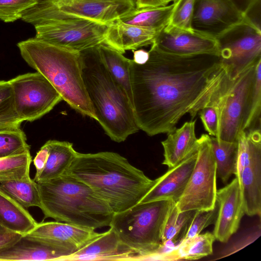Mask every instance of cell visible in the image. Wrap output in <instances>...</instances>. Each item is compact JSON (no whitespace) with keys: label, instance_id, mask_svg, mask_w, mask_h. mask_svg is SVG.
Segmentation results:
<instances>
[{"label":"cell","instance_id":"1","mask_svg":"<svg viewBox=\"0 0 261 261\" xmlns=\"http://www.w3.org/2000/svg\"><path fill=\"white\" fill-rule=\"evenodd\" d=\"M149 53L144 64L133 60L130 75L135 121L149 136L173 132L187 113L193 120L229 78L217 56H179L152 45Z\"/></svg>","mask_w":261,"mask_h":261},{"label":"cell","instance_id":"2","mask_svg":"<svg viewBox=\"0 0 261 261\" xmlns=\"http://www.w3.org/2000/svg\"><path fill=\"white\" fill-rule=\"evenodd\" d=\"M63 174L89 186L114 213L140 202L155 183L118 153L78 152Z\"/></svg>","mask_w":261,"mask_h":261},{"label":"cell","instance_id":"3","mask_svg":"<svg viewBox=\"0 0 261 261\" xmlns=\"http://www.w3.org/2000/svg\"><path fill=\"white\" fill-rule=\"evenodd\" d=\"M80 54L82 76L96 121L112 140L124 141L139 130L131 101L106 68L97 46Z\"/></svg>","mask_w":261,"mask_h":261},{"label":"cell","instance_id":"4","mask_svg":"<svg viewBox=\"0 0 261 261\" xmlns=\"http://www.w3.org/2000/svg\"><path fill=\"white\" fill-rule=\"evenodd\" d=\"M37 183L44 218L93 229L110 226L114 212L84 182L63 174Z\"/></svg>","mask_w":261,"mask_h":261},{"label":"cell","instance_id":"5","mask_svg":"<svg viewBox=\"0 0 261 261\" xmlns=\"http://www.w3.org/2000/svg\"><path fill=\"white\" fill-rule=\"evenodd\" d=\"M25 62L51 83L71 108L96 120L82 76L80 53L69 51L35 37L17 44Z\"/></svg>","mask_w":261,"mask_h":261},{"label":"cell","instance_id":"6","mask_svg":"<svg viewBox=\"0 0 261 261\" xmlns=\"http://www.w3.org/2000/svg\"><path fill=\"white\" fill-rule=\"evenodd\" d=\"M175 203L171 199L139 202L114 213L109 227L121 244L136 253L134 260L156 253L163 248L164 228Z\"/></svg>","mask_w":261,"mask_h":261},{"label":"cell","instance_id":"7","mask_svg":"<svg viewBox=\"0 0 261 261\" xmlns=\"http://www.w3.org/2000/svg\"><path fill=\"white\" fill-rule=\"evenodd\" d=\"M135 8V0H39L21 19L34 25L74 18L108 25Z\"/></svg>","mask_w":261,"mask_h":261},{"label":"cell","instance_id":"8","mask_svg":"<svg viewBox=\"0 0 261 261\" xmlns=\"http://www.w3.org/2000/svg\"><path fill=\"white\" fill-rule=\"evenodd\" d=\"M256 63L235 79L229 78L210 103L218 111V127L215 137L218 140L237 142L239 134L244 130L250 110Z\"/></svg>","mask_w":261,"mask_h":261},{"label":"cell","instance_id":"9","mask_svg":"<svg viewBox=\"0 0 261 261\" xmlns=\"http://www.w3.org/2000/svg\"><path fill=\"white\" fill-rule=\"evenodd\" d=\"M198 143L194 167L182 194L175 202L181 212L210 210L216 206L217 175L211 137L202 134Z\"/></svg>","mask_w":261,"mask_h":261},{"label":"cell","instance_id":"10","mask_svg":"<svg viewBox=\"0 0 261 261\" xmlns=\"http://www.w3.org/2000/svg\"><path fill=\"white\" fill-rule=\"evenodd\" d=\"M219 57L230 79L261 59V30L246 18L216 38Z\"/></svg>","mask_w":261,"mask_h":261},{"label":"cell","instance_id":"11","mask_svg":"<svg viewBox=\"0 0 261 261\" xmlns=\"http://www.w3.org/2000/svg\"><path fill=\"white\" fill-rule=\"evenodd\" d=\"M108 25L84 18H69L34 25L35 38L58 47L80 53L103 43Z\"/></svg>","mask_w":261,"mask_h":261},{"label":"cell","instance_id":"12","mask_svg":"<svg viewBox=\"0 0 261 261\" xmlns=\"http://www.w3.org/2000/svg\"><path fill=\"white\" fill-rule=\"evenodd\" d=\"M16 112L23 122H32L49 113L62 98L38 72L19 75L9 81Z\"/></svg>","mask_w":261,"mask_h":261},{"label":"cell","instance_id":"13","mask_svg":"<svg viewBox=\"0 0 261 261\" xmlns=\"http://www.w3.org/2000/svg\"><path fill=\"white\" fill-rule=\"evenodd\" d=\"M245 144V164L240 185L245 214L260 217L261 213L260 128L240 133Z\"/></svg>","mask_w":261,"mask_h":261},{"label":"cell","instance_id":"14","mask_svg":"<svg viewBox=\"0 0 261 261\" xmlns=\"http://www.w3.org/2000/svg\"><path fill=\"white\" fill-rule=\"evenodd\" d=\"M245 18L230 0H195L192 28L216 39Z\"/></svg>","mask_w":261,"mask_h":261},{"label":"cell","instance_id":"15","mask_svg":"<svg viewBox=\"0 0 261 261\" xmlns=\"http://www.w3.org/2000/svg\"><path fill=\"white\" fill-rule=\"evenodd\" d=\"M151 45L161 51L179 56L211 55L219 57L216 39L169 25L159 33Z\"/></svg>","mask_w":261,"mask_h":261},{"label":"cell","instance_id":"16","mask_svg":"<svg viewBox=\"0 0 261 261\" xmlns=\"http://www.w3.org/2000/svg\"><path fill=\"white\" fill-rule=\"evenodd\" d=\"M102 233L97 232L95 229L90 228L65 222L51 221L38 223L35 228L27 234L51 244L67 253L69 256Z\"/></svg>","mask_w":261,"mask_h":261},{"label":"cell","instance_id":"17","mask_svg":"<svg viewBox=\"0 0 261 261\" xmlns=\"http://www.w3.org/2000/svg\"><path fill=\"white\" fill-rule=\"evenodd\" d=\"M216 200L218 210L213 234L216 240L226 243L237 231L245 214L241 185L236 177L217 191Z\"/></svg>","mask_w":261,"mask_h":261},{"label":"cell","instance_id":"18","mask_svg":"<svg viewBox=\"0 0 261 261\" xmlns=\"http://www.w3.org/2000/svg\"><path fill=\"white\" fill-rule=\"evenodd\" d=\"M198 149L155 179V183L140 202L171 199L176 202L182 194L193 170Z\"/></svg>","mask_w":261,"mask_h":261},{"label":"cell","instance_id":"19","mask_svg":"<svg viewBox=\"0 0 261 261\" xmlns=\"http://www.w3.org/2000/svg\"><path fill=\"white\" fill-rule=\"evenodd\" d=\"M159 33L117 19L107 25L103 44L124 54L128 50L151 45Z\"/></svg>","mask_w":261,"mask_h":261},{"label":"cell","instance_id":"20","mask_svg":"<svg viewBox=\"0 0 261 261\" xmlns=\"http://www.w3.org/2000/svg\"><path fill=\"white\" fill-rule=\"evenodd\" d=\"M69 255L39 238L25 234L13 245L0 251V260H59Z\"/></svg>","mask_w":261,"mask_h":261},{"label":"cell","instance_id":"21","mask_svg":"<svg viewBox=\"0 0 261 261\" xmlns=\"http://www.w3.org/2000/svg\"><path fill=\"white\" fill-rule=\"evenodd\" d=\"M135 254L134 251L121 244L116 232L110 227L65 260H134Z\"/></svg>","mask_w":261,"mask_h":261},{"label":"cell","instance_id":"22","mask_svg":"<svg viewBox=\"0 0 261 261\" xmlns=\"http://www.w3.org/2000/svg\"><path fill=\"white\" fill-rule=\"evenodd\" d=\"M195 123L196 120L186 122L180 127L167 134V138L161 142L164 157L162 164L172 168L197 150Z\"/></svg>","mask_w":261,"mask_h":261},{"label":"cell","instance_id":"23","mask_svg":"<svg viewBox=\"0 0 261 261\" xmlns=\"http://www.w3.org/2000/svg\"><path fill=\"white\" fill-rule=\"evenodd\" d=\"M46 143L48 147V156L41 173L33 179L36 182L63 175L78 153L74 149L73 144L68 141L49 140Z\"/></svg>","mask_w":261,"mask_h":261},{"label":"cell","instance_id":"24","mask_svg":"<svg viewBox=\"0 0 261 261\" xmlns=\"http://www.w3.org/2000/svg\"><path fill=\"white\" fill-rule=\"evenodd\" d=\"M37 223L27 208L0 189V225L23 236Z\"/></svg>","mask_w":261,"mask_h":261},{"label":"cell","instance_id":"25","mask_svg":"<svg viewBox=\"0 0 261 261\" xmlns=\"http://www.w3.org/2000/svg\"><path fill=\"white\" fill-rule=\"evenodd\" d=\"M100 57L115 81L122 88L133 105L130 67L133 60L123 54L101 44L97 46Z\"/></svg>","mask_w":261,"mask_h":261},{"label":"cell","instance_id":"26","mask_svg":"<svg viewBox=\"0 0 261 261\" xmlns=\"http://www.w3.org/2000/svg\"><path fill=\"white\" fill-rule=\"evenodd\" d=\"M173 4L163 7L135 8L119 19L121 22L160 32L169 23Z\"/></svg>","mask_w":261,"mask_h":261},{"label":"cell","instance_id":"27","mask_svg":"<svg viewBox=\"0 0 261 261\" xmlns=\"http://www.w3.org/2000/svg\"><path fill=\"white\" fill-rule=\"evenodd\" d=\"M215 240L211 232L200 233L191 239L183 240L178 246L169 250L170 260H195L211 255Z\"/></svg>","mask_w":261,"mask_h":261},{"label":"cell","instance_id":"28","mask_svg":"<svg viewBox=\"0 0 261 261\" xmlns=\"http://www.w3.org/2000/svg\"><path fill=\"white\" fill-rule=\"evenodd\" d=\"M217 175L224 183L237 170L238 145L237 142H228L211 137Z\"/></svg>","mask_w":261,"mask_h":261},{"label":"cell","instance_id":"29","mask_svg":"<svg viewBox=\"0 0 261 261\" xmlns=\"http://www.w3.org/2000/svg\"><path fill=\"white\" fill-rule=\"evenodd\" d=\"M0 189L25 208L40 206L38 185L30 176L0 182Z\"/></svg>","mask_w":261,"mask_h":261},{"label":"cell","instance_id":"30","mask_svg":"<svg viewBox=\"0 0 261 261\" xmlns=\"http://www.w3.org/2000/svg\"><path fill=\"white\" fill-rule=\"evenodd\" d=\"M195 211H179L174 204L164 228L162 238L163 246H166L169 243L174 245L182 241Z\"/></svg>","mask_w":261,"mask_h":261},{"label":"cell","instance_id":"31","mask_svg":"<svg viewBox=\"0 0 261 261\" xmlns=\"http://www.w3.org/2000/svg\"><path fill=\"white\" fill-rule=\"evenodd\" d=\"M22 122L15 109L10 83L0 81V131L19 128Z\"/></svg>","mask_w":261,"mask_h":261},{"label":"cell","instance_id":"32","mask_svg":"<svg viewBox=\"0 0 261 261\" xmlns=\"http://www.w3.org/2000/svg\"><path fill=\"white\" fill-rule=\"evenodd\" d=\"M32 161L30 151L0 158V182L22 179L30 176Z\"/></svg>","mask_w":261,"mask_h":261},{"label":"cell","instance_id":"33","mask_svg":"<svg viewBox=\"0 0 261 261\" xmlns=\"http://www.w3.org/2000/svg\"><path fill=\"white\" fill-rule=\"evenodd\" d=\"M25 133L20 129L0 131V158L30 151Z\"/></svg>","mask_w":261,"mask_h":261},{"label":"cell","instance_id":"34","mask_svg":"<svg viewBox=\"0 0 261 261\" xmlns=\"http://www.w3.org/2000/svg\"><path fill=\"white\" fill-rule=\"evenodd\" d=\"M195 0H175L167 25L187 31H194L191 23Z\"/></svg>","mask_w":261,"mask_h":261},{"label":"cell","instance_id":"35","mask_svg":"<svg viewBox=\"0 0 261 261\" xmlns=\"http://www.w3.org/2000/svg\"><path fill=\"white\" fill-rule=\"evenodd\" d=\"M261 59L256 65L255 77L249 114L244 130L260 128Z\"/></svg>","mask_w":261,"mask_h":261},{"label":"cell","instance_id":"36","mask_svg":"<svg viewBox=\"0 0 261 261\" xmlns=\"http://www.w3.org/2000/svg\"><path fill=\"white\" fill-rule=\"evenodd\" d=\"M39 0H0V19L5 22L21 19L23 12Z\"/></svg>","mask_w":261,"mask_h":261},{"label":"cell","instance_id":"37","mask_svg":"<svg viewBox=\"0 0 261 261\" xmlns=\"http://www.w3.org/2000/svg\"><path fill=\"white\" fill-rule=\"evenodd\" d=\"M218 210L216 203L213 209L196 210L183 240L191 239L198 235L205 228L214 223L217 218Z\"/></svg>","mask_w":261,"mask_h":261},{"label":"cell","instance_id":"38","mask_svg":"<svg viewBox=\"0 0 261 261\" xmlns=\"http://www.w3.org/2000/svg\"><path fill=\"white\" fill-rule=\"evenodd\" d=\"M203 127L208 134L216 137L218 132V116L217 108L210 105L201 109L198 113Z\"/></svg>","mask_w":261,"mask_h":261},{"label":"cell","instance_id":"39","mask_svg":"<svg viewBox=\"0 0 261 261\" xmlns=\"http://www.w3.org/2000/svg\"><path fill=\"white\" fill-rule=\"evenodd\" d=\"M22 236L0 225V251L13 245Z\"/></svg>","mask_w":261,"mask_h":261},{"label":"cell","instance_id":"40","mask_svg":"<svg viewBox=\"0 0 261 261\" xmlns=\"http://www.w3.org/2000/svg\"><path fill=\"white\" fill-rule=\"evenodd\" d=\"M48 154V147L45 143L37 152L33 163L36 168V173L35 177L38 176L43 169L46 164Z\"/></svg>","mask_w":261,"mask_h":261},{"label":"cell","instance_id":"41","mask_svg":"<svg viewBox=\"0 0 261 261\" xmlns=\"http://www.w3.org/2000/svg\"><path fill=\"white\" fill-rule=\"evenodd\" d=\"M175 0H135L136 8H144L148 7H163Z\"/></svg>","mask_w":261,"mask_h":261},{"label":"cell","instance_id":"42","mask_svg":"<svg viewBox=\"0 0 261 261\" xmlns=\"http://www.w3.org/2000/svg\"><path fill=\"white\" fill-rule=\"evenodd\" d=\"M133 61L138 64L143 65L145 64L149 58V51L143 49H139L133 50Z\"/></svg>","mask_w":261,"mask_h":261},{"label":"cell","instance_id":"43","mask_svg":"<svg viewBox=\"0 0 261 261\" xmlns=\"http://www.w3.org/2000/svg\"><path fill=\"white\" fill-rule=\"evenodd\" d=\"M236 7L245 14L254 0H230Z\"/></svg>","mask_w":261,"mask_h":261}]
</instances>
